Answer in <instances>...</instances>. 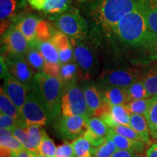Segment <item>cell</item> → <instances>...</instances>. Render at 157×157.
<instances>
[{
  "label": "cell",
  "mask_w": 157,
  "mask_h": 157,
  "mask_svg": "<svg viewBox=\"0 0 157 157\" xmlns=\"http://www.w3.org/2000/svg\"><path fill=\"white\" fill-rule=\"evenodd\" d=\"M59 31L73 39H84L87 36L88 25L84 17L76 10H66L52 17Z\"/></svg>",
  "instance_id": "7"
},
{
  "label": "cell",
  "mask_w": 157,
  "mask_h": 157,
  "mask_svg": "<svg viewBox=\"0 0 157 157\" xmlns=\"http://www.w3.org/2000/svg\"><path fill=\"white\" fill-rule=\"evenodd\" d=\"M4 79V87H2L5 93L13 101L16 107L21 111L24 105L28 92L31 90L29 88L21 83L10 73Z\"/></svg>",
  "instance_id": "11"
},
{
  "label": "cell",
  "mask_w": 157,
  "mask_h": 157,
  "mask_svg": "<svg viewBox=\"0 0 157 157\" xmlns=\"http://www.w3.org/2000/svg\"><path fill=\"white\" fill-rule=\"evenodd\" d=\"M145 117L148 122L149 132L152 138H157V95L151 97L150 105L147 110Z\"/></svg>",
  "instance_id": "26"
},
{
  "label": "cell",
  "mask_w": 157,
  "mask_h": 157,
  "mask_svg": "<svg viewBox=\"0 0 157 157\" xmlns=\"http://www.w3.org/2000/svg\"><path fill=\"white\" fill-rule=\"evenodd\" d=\"M83 136L89 141L90 144H91L93 147H98L101 146L107 138V137H102L100 136V135H96L95 133L92 132V131L89 129H87V130L85 131Z\"/></svg>",
  "instance_id": "41"
},
{
  "label": "cell",
  "mask_w": 157,
  "mask_h": 157,
  "mask_svg": "<svg viewBox=\"0 0 157 157\" xmlns=\"http://www.w3.org/2000/svg\"><path fill=\"white\" fill-rule=\"evenodd\" d=\"M113 34L125 46L148 54L154 60L157 59V34L148 30L139 3L121 19Z\"/></svg>",
  "instance_id": "1"
},
{
  "label": "cell",
  "mask_w": 157,
  "mask_h": 157,
  "mask_svg": "<svg viewBox=\"0 0 157 157\" xmlns=\"http://www.w3.org/2000/svg\"><path fill=\"white\" fill-rule=\"evenodd\" d=\"M139 7L148 30L157 34V0H139Z\"/></svg>",
  "instance_id": "19"
},
{
  "label": "cell",
  "mask_w": 157,
  "mask_h": 157,
  "mask_svg": "<svg viewBox=\"0 0 157 157\" xmlns=\"http://www.w3.org/2000/svg\"><path fill=\"white\" fill-rule=\"evenodd\" d=\"M56 157H76L73 144L66 142L57 147Z\"/></svg>",
  "instance_id": "40"
},
{
  "label": "cell",
  "mask_w": 157,
  "mask_h": 157,
  "mask_svg": "<svg viewBox=\"0 0 157 157\" xmlns=\"http://www.w3.org/2000/svg\"><path fill=\"white\" fill-rule=\"evenodd\" d=\"M76 157H93L91 144L84 136L78 137L72 143Z\"/></svg>",
  "instance_id": "29"
},
{
  "label": "cell",
  "mask_w": 157,
  "mask_h": 157,
  "mask_svg": "<svg viewBox=\"0 0 157 157\" xmlns=\"http://www.w3.org/2000/svg\"><path fill=\"white\" fill-rule=\"evenodd\" d=\"M27 61L37 72H43L45 60L38 49L29 44V47L25 53Z\"/></svg>",
  "instance_id": "25"
},
{
  "label": "cell",
  "mask_w": 157,
  "mask_h": 157,
  "mask_svg": "<svg viewBox=\"0 0 157 157\" xmlns=\"http://www.w3.org/2000/svg\"><path fill=\"white\" fill-rule=\"evenodd\" d=\"M82 88L83 90L88 109L92 115L101 106L103 99L101 90H98L95 84L90 79L82 80Z\"/></svg>",
  "instance_id": "14"
},
{
  "label": "cell",
  "mask_w": 157,
  "mask_h": 157,
  "mask_svg": "<svg viewBox=\"0 0 157 157\" xmlns=\"http://www.w3.org/2000/svg\"><path fill=\"white\" fill-rule=\"evenodd\" d=\"M38 153L36 151H32L27 148H23L22 150L13 152L12 157H36Z\"/></svg>",
  "instance_id": "45"
},
{
  "label": "cell",
  "mask_w": 157,
  "mask_h": 157,
  "mask_svg": "<svg viewBox=\"0 0 157 157\" xmlns=\"http://www.w3.org/2000/svg\"><path fill=\"white\" fill-rule=\"evenodd\" d=\"M17 7L16 0H0V19L1 23H7L15 14Z\"/></svg>",
  "instance_id": "35"
},
{
  "label": "cell",
  "mask_w": 157,
  "mask_h": 157,
  "mask_svg": "<svg viewBox=\"0 0 157 157\" xmlns=\"http://www.w3.org/2000/svg\"><path fill=\"white\" fill-rule=\"evenodd\" d=\"M87 122L88 129H90L92 132L100 136L107 137L110 127L103 119L97 117H90L87 119Z\"/></svg>",
  "instance_id": "32"
},
{
  "label": "cell",
  "mask_w": 157,
  "mask_h": 157,
  "mask_svg": "<svg viewBox=\"0 0 157 157\" xmlns=\"http://www.w3.org/2000/svg\"><path fill=\"white\" fill-rule=\"evenodd\" d=\"M146 157H157V143H154L148 149Z\"/></svg>",
  "instance_id": "47"
},
{
  "label": "cell",
  "mask_w": 157,
  "mask_h": 157,
  "mask_svg": "<svg viewBox=\"0 0 157 157\" xmlns=\"http://www.w3.org/2000/svg\"><path fill=\"white\" fill-rule=\"evenodd\" d=\"M140 77L144 84L147 98L157 95V63L146 65L141 70Z\"/></svg>",
  "instance_id": "17"
},
{
  "label": "cell",
  "mask_w": 157,
  "mask_h": 157,
  "mask_svg": "<svg viewBox=\"0 0 157 157\" xmlns=\"http://www.w3.org/2000/svg\"><path fill=\"white\" fill-rule=\"evenodd\" d=\"M15 127H17V122L15 119L8 115L1 113L0 114V128H5L12 130Z\"/></svg>",
  "instance_id": "43"
},
{
  "label": "cell",
  "mask_w": 157,
  "mask_h": 157,
  "mask_svg": "<svg viewBox=\"0 0 157 157\" xmlns=\"http://www.w3.org/2000/svg\"><path fill=\"white\" fill-rule=\"evenodd\" d=\"M3 44L7 52L24 55L29 47V42L15 25L8 27L3 34Z\"/></svg>",
  "instance_id": "12"
},
{
  "label": "cell",
  "mask_w": 157,
  "mask_h": 157,
  "mask_svg": "<svg viewBox=\"0 0 157 157\" xmlns=\"http://www.w3.org/2000/svg\"><path fill=\"white\" fill-rule=\"evenodd\" d=\"M141 69L138 67H122L105 70L98 79L100 90L110 87L127 88L140 76Z\"/></svg>",
  "instance_id": "8"
},
{
  "label": "cell",
  "mask_w": 157,
  "mask_h": 157,
  "mask_svg": "<svg viewBox=\"0 0 157 157\" xmlns=\"http://www.w3.org/2000/svg\"><path fill=\"white\" fill-rule=\"evenodd\" d=\"M29 44L34 45L40 51L42 56L44 57L45 62L60 63L58 50L54 46V44L51 42V41L41 42V41L35 39L34 41L30 42Z\"/></svg>",
  "instance_id": "23"
},
{
  "label": "cell",
  "mask_w": 157,
  "mask_h": 157,
  "mask_svg": "<svg viewBox=\"0 0 157 157\" xmlns=\"http://www.w3.org/2000/svg\"><path fill=\"white\" fill-rule=\"evenodd\" d=\"M129 126L140 135L143 142L147 144L150 143V132L146 117H143L141 114H131Z\"/></svg>",
  "instance_id": "24"
},
{
  "label": "cell",
  "mask_w": 157,
  "mask_h": 157,
  "mask_svg": "<svg viewBox=\"0 0 157 157\" xmlns=\"http://www.w3.org/2000/svg\"><path fill=\"white\" fill-rule=\"evenodd\" d=\"M60 78L67 83L79 78V68L76 62H68L60 65Z\"/></svg>",
  "instance_id": "27"
},
{
  "label": "cell",
  "mask_w": 157,
  "mask_h": 157,
  "mask_svg": "<svg viewBox=\"0 0 157 157\" xmlns=\"http://www.w3.org/2000/svg\"><path fill=\"white\" fill-rule=\"evenodd\" d=\"M111 129H112L113 132L117 133V134L122 135L124 137H126L127 138L131 139V140L143 141L142 137L140 136V135L135 132L132 127L128 126V125L119 124Z\"/></svg>",
  "instance_id": "39"
},
{
  "label": "cell",
  "mask_w": 157,
  "mask_h": 157,
  "mask_svg": "<svg viewBox=\"0 0 157 157\" xmlns=\"http://www.w3.org/2000/svg\"><path fill=\"white\" fill-rule=\"evenodd\" d=\"M0 111L2 113H5L13 117L17 122V127L26 129L27 125L25 122L22 113L15 105L13 101L4 91L2 87L0 90Z\"/></svg>",
  "instance_id": "15"
},
{
  "label": "cell",
  "mask_w": 157,
  "mask_h": 157,
  "mask_svg": "<svg viewBox=\"0 0 157 157\" xmlns=\"http://www.w3.org/2000/svg\"><path fill=\"white\" fill-rule=\"evenodd\" d=\"M151 101V98L135 100L128 102L125 106L131 114L145 115L150 105Z\"/></svg>",
  "instance_id": "34"
},
{
  "label": "cell",
  "mask_w": 157,
  "mask_h": 157,
  "mask_svg": "<svg viewBox=\"0 0 157 157\" xmlns=\"http://www.w3.org/2000/svg\"><path fill=\"white\" fill-rule=\"evenodd\" d=\"M127 103L129 101L147 98V94L144 84L140 77L129 85L127 89Z\"/></svg>",
  "instance_id": "28"
},
{
  "label": "cell",
  "mask_w": 157,
  "mask_h": 157,
  "mask_svg": "<svg viewBox=\"0 0 157 157\" xmlns=\"http://www.w3.org/2000/svg\"><path fill=\"white\" fill-rule=\"evenodd\" d=\"M34 9L47 13H60L68 8L70 0H27Z\"/></svg>",
  "instance_id": "18"
},
{
  "label": "cell",
  "mask_w": 157,
  "mask_h": 157,
  "mask_svg": "<svg viewBox=\"0 0 157 157\" xmlns=\"http://www.w3.org/2000/svg\"><path fill=\"white\" fill-rule=\"evenodd\" d=\"M36 157H48V156H42V155H40V154H38V155H37V156H36Z\"/></svg>",
  "instance_id": "48"
},
{
  "label": "cell",
  "mask_w": 157,
  "mask_h": 157,
  "mask_svg": "<svg viewBox=\"0 0 157 157\" xmlns=\"http://www.w3.org/2000/svg\"><path fill=\"white\" fill-rule=\"evenodd\" d=\"M117 147L111 137H107L106 140L101 146L93 148V157H111L116 151Z\"/></svg>",
  "instance_id": "33"
},
{
  "label": "cell",
  "mask_w": 157,
  "mask_h": 157,
  "mask_svg": "<svg viewBox=\"0 0 157 157\" xmlns=\"http://www.w3.org/2000/svg\"><path fill=\"white\" fill-rule=\"evenodd\" d=\"M5 61L11 75L26 85L31 90L35 74L33 68L23 55L7 52Z\"/></svg>",
  "instance_id": "9"
},
{
  "label": "cell",
  "mask_w": 157,
  "mask_h": 157,
  "mask_svg": "<svg viewBox=\"0 0 157 157\" xmlns=\"http://www.w3.org/2000/svg\"><path fill=\"white\" fill-rule=\"evenodd\" d=\"M56 149L57 148L53 140L50 137H49L44 129H43L42 138L39 144L37 153L42 156L48 157H56Z\"/></svg>",
  "instance_id": "31"
},
{
  "label": "cell",
  "mask_w": 157,
  "mask_h": 157,
  "mask_svg": "<svg viewBox=\"0 0 157 157\" xmlns=\"http://www.w3.org/2000/svg\"><path fill=\"white\" fill-rule=\"evenodd\" d=\"M139 0H99L92 7L94 22L105 32H114L121 19L137 7Z\"/></svg>",
  "instance_id": "2"
},
{
  "label": "cell",
  "mask_w": 157,
  "mask_h": 157,
  "mask_svg": "<svg viewBox=\"0 0 157 157\" xmlns=\"http://www.w3.org/2000/svg\"><path fill=\"white\" fill-rule=\"evenodd\" d=\"M50 41L58 50L60 64L71 62L74 60L73 47L67 35L60 31H56Z\"/></svg>",
  "instance_id": "13"
},
{
  "label": "cell",
  "mask_w": 157,
  "mask_h": 157,
  "mask_svg": "<svg viewBox=\"0 0 157 157\" xmlns=\"http://www.w3.org/2000/svg\"><path fill=\"white\" fill-rule=\"evenodd\" d=\"M107 137L112 139L117 147V149L132 151H135L140 154L144 151L145 148H146V144H145L146 143L140 140H131L126 137L117 134L113 132L111 128L109 129Z\"/></svg>",
  "instance_id": "20"
},
{
  "label": "cell",
  "mask_w": 157,
  "mask_h": 157,
  "mask_svg": "<svg viewBox=\"0 0 157 157\" xmlns=\"http://www.w3.org/2000/svg\"><path fill=\"white\" fill-rule=\"evenodd\" d=\"M63 116H82L90 118L92 114L88 109L83 90L78 85L77 80L64 83L61 99Z\"/></svg>",
  "instance_id": "4"
},
{
  "label": "cell",
  "mask_w": 157,
  "mask_h": 157,
  "mask_svg": "<svg viewBox=\"0 0 157 157\" xmlns=\"http://www.w3.org/2000/svg\"><path fill=\"white\" fill-rule=\"evenodd\" d=\"M127 88L110 87L100 90L103 99L111 106L117 105H126L127 103Z\"/></svg>",
  "instance_id": "21"
},
{
  "label": "cell",
  "mask_w": 157,
  "mask_h": 157,
  "mask_svg": "<svg viewBox=\"0 0 157 157\" xmlns=\"http://www.w3.org/2000/svg\"><path fill=\"white\" fill-rule=\"evenodd\" d=\"M73 47L74 58L79 68V78L82 80L90 79L98 73L99 64L97 55L84 39H70Z\"/></svg>",
  "instance_id": "5"
},
{
  "label": "cell",
  "mask_w": 157,
  "mask_h": 157,
  "mask_svg": "<svg viewBox=\"0 0 157 157\" xmlns=\"http://www.w3.org/2000/svg\"><path fill=\"white\" fill-rule=\"evenodd\" d=\"M41 127L42 126L33 124L29 125L26 127V131L29 134V138H30L31 142L34 146L36 152L38 151L39 144H40L42 138L43 129Z\"/></svg>",
  "instance_id": "37"
},
{
  "label": "cell",
  "mask_w": 157,
  "mask_h": 157,
  "mask_svg": "<svg viewBox=\"0 0 157 157\" xmlns=\"http://www.w3.org/2000/svg\"><path fill=\"white\" fill-rule=\"evenodd\" d=\"M21 113L27 127L33 124L44 126L52 121L44 100L38 92L33 89L27 95Z\"/></svg>",
  "instance_id": "6"
},
{
  "label": "cell",
  "mask_w": 157,
  "mask_h": 157,
  "mask_svg": "<svg viewBox=\"0 0 157 157\" xmlns=\"http://www.w3.org/2000/svg\"><path fill=\"white\" fill-rule=\"evenodd\" d=\"M12 132H13V136L16 137L17 140L22 143L25 148L32 151H36L34 146H33V144L31 142V140L29 138L26 129L25 130L23 128L15 127L12 129Z\"/></svg>",
  "instance_id": "38"
},
{
  "label": "cell",
  "mask_w": 157,
  "mask_h": 157,
  "mask_svg": "<svg viewBox=\"0 0 157 157\" xmlns=\"http://www.w3.org/2000/svg\"><path fill=\"white\" fill-rule=\"evenodd\" d=\"M59 135L66 140H74L88 129L87 118L82 116H63L57 124Z\"/></svg>",
  "instance_id": "10"
},
{
  "label": "cell",
  "mask_w": 157,
  "mask_h": 157,
  "mask_svg": "<svg viewBox=\"0 0 157 157\" xmlns=\"http://www.w3.org/2000/svg\"><path fill=\"white\" fill-rule=\"evenodd\" d=\"M125 105H117L111 106V112L104 115L101 119L106 123L110 128L119 124L128 125L130 122V116Z\"/></svg>",
  "instance_id": "16"
},
{
  "label": "cell",
  "mask_w": 157,
  "mask_h": 157,
  "mask_svg": "<svg viewBox=\"0 0 157 157\" xmlns=\"http://www.w3.org/2000/svg\"><path fill=\"white\" fill-rule=\"evenodd\" d=\"M60 65H61L60 63H56L45 62L43 71L48 75L60 78Z\"/></svg>",
  "instance_id": "42"
},
{
  "label": "cell",
  "mask_w": 157,
  "mask_h": 157,
  "mask_svg": "<svg viewBox=\"0 0 157 157\" xmlns=\"http://www.w3.org/2000/svg\"><path fill=\"white\" fill-rule=\"evenodd\" d=\"M56 31L48 21L39 20L36 31V39L41 42L50 41Z\"/></svg>",
  "instance_id": "30"
},
{
  "label": "cell",
  "mask_w": 157,
  "mask_h": 157,
  "mask_svg": "<svg viewBox=\"0 0 157 157\" xmlns=\"http://www.w3.org/2000/svg\"><path fill=\"white\" fill-rule=\"evenodd\" d=\"M0 148H6L13 152L25 148L23 145L13 135H1L0 136Z\"/></svg>",
  "instance_id": "36"
},
{
  "label": "cell",
  "mask_w": 157,
  "mask_h": 157,
  "mask_svg": "<svg viewBox=\"0 0 157 157\" xmlns=\"http://www.w3.org/2000/svg\"><path fill=\"white\" fill-rule=\"evenodd\" d=\"M111 157H143L140 154L132 151L117 149Z\"/></svg>",
  "instance_id": "44"
},
{
  "label": "cell",
  "mask_w": 157,
  "mask_h": 157,
  "mask_svg": "<svg viewBox=\"0 0 157 157\" xmlns=\"http://www.w3.org/2000/svg\"><path fill=\"white\" fill-rule=\"evenodd\" d=\"M64 82L60 78L38 72L34 75L31 89L38 92L46 103L52 120L61 112V99Z\"/></svg>",
  "instance_id": "3"
},
{
  "label": "cell",
  "mask_w": 157,
  "mask_h": 157,
  "mask_svg": "<svg viewBox=\"0 0 157 157\" xmlns=\"http://www.w3.org/2000/svg\"><path fill=\"white\" fill-rule=\"evenodd\" d=\"M39 21V19L35 15H28L21 17L15 24L29 43L36 39V31Z\"/></svg>",
  "instance_id": "22"
},
{
  "label": "cell",
  "mask_w": 157,
  "mask_h": 157,
  "mask_svg": "<svg viewBox=\"0 0 157 157\" xmlns=\"http://www.w3.org/2000/svg\"><path fill=\"white\" fill-rule=\"evenodd\" d=\"M0 68H1V70H0L1 78H4L7 74H10V71L6 63L5 57L2 56V55L1 56V60H0Z\"/></svg>",
  "instance_id": "46"
}]
</instances>
